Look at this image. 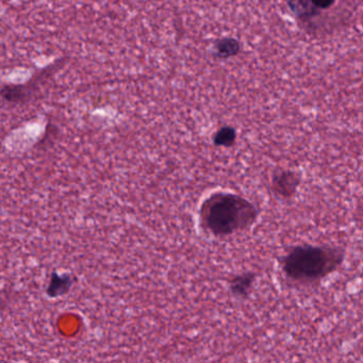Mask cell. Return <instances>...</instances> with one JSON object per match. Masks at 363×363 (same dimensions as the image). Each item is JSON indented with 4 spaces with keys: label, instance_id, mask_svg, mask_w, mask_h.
Returning <instances> with one entry per match:
<instances>
[{
    "label": "cell",
    "instance_id": "obj_5",
    "mask_svg": "<svg viewBox=\"0 0 363 363\" xmlns=\"http://www.w3.org/2000/svg\"><path fill=\"white\" fill-rule=\"evenodd\" d=\"M75 284V279L71 274L58 273L54 272L50 275V282L46 288V294L50 298H58V297L65 296L73 288Z\"/></svg>",
    "mask_w": 363,
    "mask_h": 363
},
{
    "label": "cell",
    "instance_id": "obj_8",
    "mask_svg": "<svg viewBox=\"0 0 363 363\" xmlns=\"http://www.w3.org/2000/svg\"><path fill=\"white\" fill-rule=\"evenodd\" d=\"M237 140V130L231 126H224L216 131L213 137V142L216 146L230 147Z\"/></svg>",
    "mask_w": 363,
    "mask_h": 363
},
{
    "label": "cell",
    "instance_id": "obj_7",
    "mask_svg": "<svg viewBox=\"0 0 363 363\" xmlns=\"http://www.w3.org/2000/svg\"><path fill=\"white\" fill-rule=\"evenodd\" d=\"M241 50V42L235 38L225 37L214 42L213 52L218 58H231L237 56Z\"/></svg>",
    "mask_w": 363,
    "mask_h": 363
},
{
    "label": "cell",
    "instance_id": "obj_1",
    "mask_svg": "<svg viewBox=\"0 0 363 363\" xmlns=\"http://www.w3.org/2000/svg\"><path fill=\"white\" fill-rule=\"evenodd\" d=\"M258 218L259 209L252 201L229 192L210 195L199 211L201 227L214 237L247 230Z\"/></svg>",
    "mask_w": 363,
    "mask_h": 363
},
{
    "label": "cell",
    "instance_id": "obj_4",
    "mask_svg": "<svg viewBox=\"0 0 363 363\" xmlns=\"http://www.w3.org/2000/svg\"><path fill=\"white\" fill-rule=\"evenodd\" d=\"M301 176L294 171L276 172L272 178V190L284 199H292L301 184Z\"/></svg>",
    "mask_w": 363,
    "mask_h": 363
},
{
    "label": "cell",
    "instance_id": "obj_2",
    "mask_svg": "<svg viewBox=\"0 0 363 363\" xmlns=\"http://www.w3.org/2000/svg\"><path fill=\"white\" fill-rule=\"evenodd\" d=\"M344 258L343 248L301 244L291 247L280 263L289 279L301 284H312L337 271Z\"/></svg>",
    "mask_w": 363,
    "mask_h": 363
},
{
    "label": "cell",
    "instance_id": "obj_3",
    "mask_svg": "<svg viewBox=\"0 0 363 363\" xmlns=\"http://www.w3.org/2000/svg\"><path fill=\"white\" fill-rule=\"evenodd\" d=\"M335 5L333 0L327 1H316V0H301V1H288L289 10L295 16L303 29L311 30L312 25L315 24L316 21L323 16L325 11L330 9Z\"/></svg>",
    "mask_w": 363,
    "mask_h": 363
},
{
    "label": "cell",
    "instance_id": "obj_6",
    "mask_svg": "<svg viewBox=\"0 0 363 363\" xmlns=\"http://www.w3.org/2000/svg\"><path fill=\"white\" fill-rule=\"evenodd\" d=\"M255 281H256V274L252 272L238 274L229 280V290L235 297L246 298L252 292Z\"/></svg>",
    "mask_w": 363,
    "mask_h": 363
}]
</instances>
